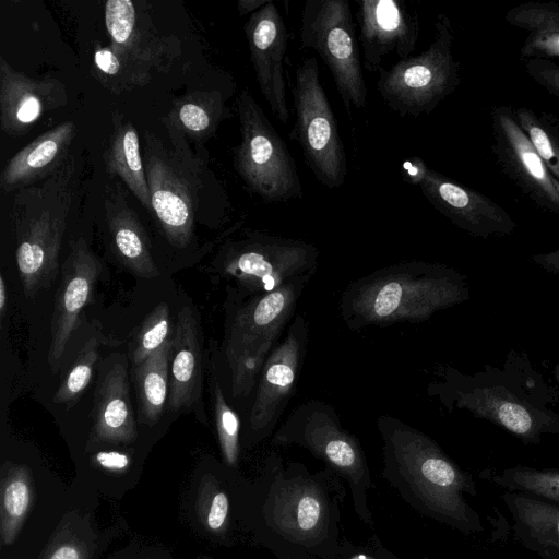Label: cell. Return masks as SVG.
Segmentation results:
<instances>
[{
  "label": "cell",
  "instance_id": "cell-5",
  "mask_svg": "<svg viewBox=\"0 0 559 559\" xmlns=\"http://www.w3.org/2000/svg\"><path fill=\"white\" fill-rule=\"evenodd\" d=\"M453 44L451 21L439 13L427 49L379 70L376 85L385 106L400 117H419L435 110L461 82Z\"/></svg>",
  "mask_w": 559,
  "mask_h": 559
},
{
  "label": "cell",
  "instance_id": "cell-29",
  "mask_svg": "<svg viewBox=\"0 0 559 559\" xmlns=\"http://www.w3.org/2000/svg\"><path fill=\"white\" fill-rule=\"evenodd\" d=\"M455 399L459 406L487 417L513 433L528 437L534 432V420L531 413L521 404L500 396L496 392L489 390L457 391Z\"/></svg>",
  "mask_w": 559,
  "mask_h": 559
},
{
  "label": "cell",
  "instance_id": "cell-12",
  "mask_svg": "<svg viewBox=\"0 0 559 559\" xmlns=\"http://www.w3.org/2000/svg\"><path fill=\"white\" fill-rule=\"evenodd\" d=\"M309 332L305 316L296 314L266 358L247 416L252 437L262 439L272 432L293 397L301 374Z\"/></svg>",
  "mask_w": 559,
  "mask_h": 559
},
{
  "label": "cell",
  "instance_id": "cell-26",
  "mask_svg": "<svg viewBox=\"0 0 559 559\" xmlns=\"http://www.w3.org/2000/svg\"><path fill=\"white\" fill-rule=\"evenodd\" d=\"M504 20L526 33L523 60L559 58V1H527L510 9Z\"/></svg>",
  "mask_w": 559,
  "mask_h": 559
},
{
  "label": "cell",
  "instance_id": "cell-3",
  "mask_svg": "<svg viewBox=\"0 0 559 559\" xmlns=\"http://www.w3.org/2000/svg\"><path fill=\"white\" fill-rule=\"evenodd\" d=\"M311 278H295L267 294L242 295L233 311L225 342L234 399H246L253 392L266 358L295 317L298 300Z\"/></svg>",
  "mask_w": 559,
  "mask_h": 559
},
{
  "label": "cell",
  "instance_id": "cell-46",
  "mask_svg": "<svg viewBox=\"0 0 559 559\" xmlns=\"http://www.w3.org/2000/svg\"><path fill=\"white\" fill-rule=\"evenodd\" d=\"M353 559H370V558H368V557H366V556H362V555H359V556H356V557H355V558H353Z\"/></svg>",
  "mask_w": 559,
  "mask_h": 559
},
{
  "label": "cell",
  "instance_id": "cell-25",
  "mask_svg": "<svg viewBox=\"0 0 559 559\" xmlns=\"http://www.w3.org/2000/svg\"><path fill=\"white\" fill-rule=\"evenodd\" d=\"M93 419L95 432L104 439L130 440L134 437L135 423L123 364H114L103 378L95 395Z\"/></svg>",
  "mask_w": 559,
  "mask_h": 559
},
{
  "label": "cell",
  "instance_id": "cell-18",
  "mask_svg": "<svg viewBox=\"0 0 559 559\" xmlns=\"http://www.w3.org/2000/svg\"><path fill=\"white\" fill-rule=\"evenodd\" d=\"M67 100L66 86L58 79L31 78L0 57V124L8 135L27 133L43 115Z\"/></svg>",
  "mask_w": 559,
  "mask_h": 559
},
{
  "label": "cell",
  "instance_id": "cell-9",
  "mask_svg": "<svg viewBox=\"0 0 559 559\" xmlns=\"http://www.w3.org/2000/svg\"><path fill=\"white\" fill-rule=\"evenodd\" d=\"M300 49L316 51L331 72L348 115L367 105L355 25L348 0H307L299 28Z\"/></svg>",
  "mask_w": 559,
  "mask_h": 559
},
{
  "label": "cell",
  "instance_id": "cell-7",
  "mask_svg": "<svg viewBox=\"0 0 559 559\" xmlns=\"http://www.w3.org/2000/svg\"><path fill=\"white\" fill-rule=\"evenodd\" d=\"M237 108L240 143L235 148L234 167L239 177L264 202L301 199L295 159L250 91H241Z\"/></svg>",
  "mask_w": 559,
  "mask_h": 559
},
{
  "label": "cell",
  "instance_id": "cell-40",
  "mask_svg": "<svg viewBox=\"0 0 559 559\" xmlns=\"http://www.w3.org/2000/svg\"><path fill=\"white\" fill-rule=\"evenodd\" d=\"M96 461L99 465L109 469H122L129 465V457L120 452H99L96 454Z\"/></svg>",
  "mask_w": 559,
  "mask_h": 559
},
{
  "label": "cell",
  "instance_id": "cell-4",
  "mask_svg": "<svg viewBox=\"0 0 559 559\" xmlns=\"http://www.w3.org/2000/svg\"><path fill=\"white\" fill-rule=\"evenodd\" d=\"M163 123L168 144L154 133L144 132L143 162L151 211L167 240L185 248L193 236L203 164L190 151L186 136L164 119Z\"/></svg>",
  "mask_w": 559,
  "mask_h": 559
},
{
  "label": "cell",
  "instance_id": "cell-19",
  "mask_svg": "<svg viewBox=\"0 0 559 559\" xmlns=\"http://www.w3.org/2000/svg\"><path fill=\"white\" fill-rule=\"evenodd\" d=\"M144 2L108 0L105 25L111 45L151 69H167L179 55V40L157 32Z\"/></svg>",
  "mask_w": 559,
  "mask_h": 559
},
{
  "label": "cell",
  "instance_id": "cell-24",
  "mask_svg": "<svg viewBox=\"0 0 559 559\" xmlns=\"http://www.w3.org/2000/svg\"><path fill=\"white\" fill-rule=\"evenodd\" d=\"M106 171L119 177L140 203L151 211L146 170L138 131L118 111L112 114V130L104 154Z\"/></svg>",
  "mask_w": 559,
  "mask_h": 559
},
{
  "label": "cell",
  "instance_id": "cell-8",
  "mask_svg": "<svg viewBox=\"0 0 559 559\" xmlns=\"http://www.w3.org/2000/svg\"><path fill=\"white\" fill-rule=\"evenodd\" d=\"M319 258L320 250L311 242L247 230L226 245L221 272L236 282L242 295H261L295 278L313 276Z\"/></svg>",
  "mask_w": 559,
  "mask_h": 559
},
{
  "label": "cell",
  "instance_id": "cell-23",
  "mask_svg": "<svg viewBox=\"0 0 559 559\" xmlns=\"http://www.w3.org/2000/svg\"><path fill=\"white\" fill-rule=\"evenodd\" d=\"M275 497L272 519L276 527L296 540L319 535L325 521V506L319 490L307 481H294Z\"/></svg>",
  "mask_w": 559,
  "mask_h": 559
},
{
  "label": "cell",
  "instance_id": "cell-13",
  "mask_svg": "<svg viewBox=\"0 0 559 559\" xmlns=\"http://www.w3.org/2000/svg\"><path fill=\"white\" fill-rule=\"evenodd\" d=\"M273 442L304 447L356 481L367 472L357 439L342 427L335 408L321 400L298 405L275 432Z\"/></svg>",
  "mask_w": 559,
  "mask_h": 559
},
{
  "label": "cell",
  "instance_id": "cell-33",
  "mask_svg": "<svg viewBox=\"0 0 559 559\" xmlns=\"http://www.w3.org/2000/svg\"><path fill=\"white\" fill-rule=\"evenodd\" d=\"M102 342L97 336L90 338L61 380L55 395L57 404L72 405L91 382Z\"/></svg>",
  "mask_w": 559,
  "mask_h": 559
},
{
  "label": "cell",
  "instance_id": "cell-32",
  "mask_svg": "<svg viewBox=\"0 0 559 559\" xmlns=\"http://www.w3.org/2000/svg\"><path fill=\"white\" fill-rule=\"evenodd\" d=\"M514 518L539 544L559 550V509L523 496H511Z\"/></svg>",
  "mask_w": 559,
  "mask_h": 559
},
{
  "label": "cell",
  "instance_id": "cell-15",
  "mask_svg": "<svg viewBox=\"0 0 559 559\" xmlns=\"http://www.w3.org/2000/svg\"><path fill=\"white\" fill-rule=\"evenodd\" d=\"M250 60L260 92L271 112L284 124L289 120L285 59L288 33L274 1L249 15L243 26Z\"/></svg>",
  "mask_w": 559,
  "mask_h": 559
},
{
  "label": "cell",
  "instance_id": "cell-28",
  "mask_svg": "<svg viewBox=\"0 0 559 559\" xmlns=\"http://www.w3.org/2000/svg\"><path fill=\"white\" fill-rule=\"evenodd\" d=\"M173 337L141 365L135 367V392L142 418L157 421L163 413L168 393L169 359Z\"/></svg>",
  "mask_w": 559,
  "mask_h": 559
},
{
  "label": "cell",
  "instance_id": "cell-34",
  "mask_svg": "<svg viewBox=\"0 0 559 559\" xmlns=\"http://www.w3.org/2000/svg\"><path fill=\"white\" fill-rule=\"evenodd\" d=\"M170 316L166 302L158 304L146 317L135 338L132 361L136 367L170 340Z\"/></svg>",
  "mask_w": 559,
  "mask_h": 559
},
{
  "label": "cell",
  "instance_id": "cell-16",
  "mask_svg": "<svg viewBox=\"0 0 559 559\" xmlns=\"http://www.w3.org/2000/svg\"><path fill=\"white\" fill-rule=\"evenodd\" d=\"M356 19L362 47V67L382 68L385 56L411 57L419 37L417 13L402 0H357Z\"/></svg>",
  "mask_w": 559,
  "mask_h": 559
},
{
  "label": "cell",
  "instance_id": "cell-47",
  "mask_svg": "<svg viewBox=\"0 0 559 559\" xmlns=\"http://www.w3.org/2000/svg\"><path fill=\"white\" fill-rule=\"evenodd\" d=\"M555 373H556V377H557V379H558V381H559V366H557V367H556V371H555Z\"/></svg>",
  "mask_w": 559,
  "mask_h": 559
},
{
  "label": "cell",
  "instance_id": "cell-45",
  "mask_svg": "<svg viewBox=\"0 0 559 559\" xmlns=\"http://www.w3.org/2000/svg\"><path fill=\"white\" fill-rule=\"evenodd\" d=\"M554 183H555V187L556 189L558 190L559 192V181L557 179L554 178ZM559 251V250H558Z\"/></svg>",
  "mask_w": 559,
  "mask_h": 559
},
{
  "label": "cell",
  "instance_id": "cell-31",
  "mask_svg": "<svg viewBox=\"0 0 559 559\" xmlns=\"http://www.w3.org/2000/svg\"><path fill=\"white\" fill-rule=\"evenodd\" d=\"M514 117L555 179L559 181V123L549 114L537 115L526 107L514 109Z\"/></svg>",
  "mask_w": 559,
  "mask_h": 559
},
{
  "label": "cell",
  "instance_id": "cell-44",
  "mask_svg": "<svg viewBox=\"0 0 559 559\" xmlns=\"http://www.w3.org/2000/svg\"><path fill=\"white\" fill-rule=\"evenodd\" d=\"M5 304H7L5 281L2 276V274H0V312H1V317L3 316Z\"/></svg>",
  "mask_w": 559,
  "mask_h": 559
},
{
  "label": "cell",
  "instance_id": "cell-1",
  "mask_svg": "<svg viewBox=\"0 0 559 559\" xmlns=\"http://www.w3.org/2000/svg\"><path fill=\"white\" fill-rule=\"evenodd\" d=\"M467 298L461 276L445 265L420 260L394 263L350 282L340 297L346 326L419 323Z\"/></svg>",
  "mask_w": 559,
  "mask_h": 559
},
{
  "label": "cell",
  "instance_id": "cell-27",
  "mask_svg": "<svg viewBox=\"0 0 559 559\" xmlns=\"http://www.w3.org/2000/svg\"><path fill=\"white\" fill-rule=\"evenodd\" d=\"M230 117L221 90L194 91L177 98L164 118L186 138L201 141L212 136L221 122Z\"/></svg>",
  "mask_w": 559,
  "mask_h": 559
},
{
  "label": "cell",
  "instance_id": "cell-20",
  "mask_svg": "<svg viewBox=\"0 0 559 559\" xmlns=\"http://www.w3.org/2000/svg\"><path fill=\"white\" fill-rule=\"evenodd\" d=\"M75 134L73 121H64L41 133L13 155L0 174L3 192H15L53 174L70 156Z\"/></svg>",
  "mask_w": 559,
  "mask_h": 559
},
{
  "label": "cell",
  "instance_id": "cell-6",
  "mask_svg": "<svg viewBox=\"0 0 559 559\" xmlns=\"http://www.w3.org/2000/svg\"><path fill=\"white\" fill-rule=\"evenodd\" d=\"M377 426L385 460L396 473L436 512L463 521L464 478L433 440L391 415H379Z\"/></svg>",
  "mask_w": 559,
  "mask_h": 559
},
{
  "label": "cell",
  "instance_id": "cell-42",
  "mask_svg": "<svg viewBox=\"0 0 559 559\" xmlns=\"http://www.w3.org/2000/svg\"><path fill=\"white\" fill-rule=\"evenodd\" d=\"M271 0H239L237 2V9L241 16L247 14H253L264 5H266Z\"/></svg>",
  "mask_w": 559,
  "mask_h": 559
},
{
  "label": "cell",
  "instance_id": "cell-2",
  "mask_svg": "<svg viewBox=\"0 0 559 559\" xmlns=\"http://www.w3.org/2000/svg\"><path fill=\"white\" fill-rule=\"evenodd\" d=\"M75 159H68L49 177L13 194L11 227L15 260L25 296L34 297L56 280L67 219L78 179Z\"/></svg>",
  "mask_w": 559,
  "mask_h": 559
},
{
  "label": "cell",
  "instance_id": "cell-22",
  "mask_svg": "<svg viewBox=\"0 0 559 559\" xmlns=\"http://www.w3.org/2000/svg\"><path fill=\"white\" fill-rule=\"evenodd\" d=\"M106 216L112 248L121 262L145 278L159 275L151 253L147 235L134 211L119 195L106 201Z\"/></svg>",
  "mask_w": 559,
  "mask_h": 559
},
{
  "label": "cell",
  "instance_id": "cell-21",
  "mask_svg": "<svg viewBox=\"0 0 559 559\" xmlns=\"http://www.w3.org/2000/svg\"><path fill=\"white\" fill-rule=\"evenodd\" d=\"M170 372L169 408L179 411L191 406L202 381V355L197 320L189 307L182 308L177 314Z\"/></svg>",
  "mask_w": 559,
  "mask_h": 559
},
{
  "label": "cell",
  "instance_id": "cell-14",
  "mask_svg": "<svg viewBox=\"0 0 559 559\" xmlns=\"http://www.w3.org/2000/svg\"><path fill=\"white\" fill-rule=\"evenodd\" d=\"M492 152L501 170L535 205L559 214V192L554 177L518 124L508 105L490 111Z\"/></svg>",
  "mask_w": 559,
  "mask_h": 559
},
{
  "label": "cell",
  "instance_id": "cell-43",
  "mask_svg": "<svg viewBox=\"0 0 559 559\" xmlns=\"http://www.w3.org/2000/svg\"><path fill=\"white\" fill-rule=\"evenodd\" d=\"M50 559H80V556L75 548L63 546L56 550Z\"/></svg>",
  "mask_w": 559,
  "mask_h": 559
},
{
  "label": "cell",
  "instance_id": "cell-17",
  "mask_svg": "<svg viewBox=\"0 0 559 559\" xmlns=\"http://www.w3.org/2000/svg\"><path fill=\"white\" fill-rule=\"evenodd\" d=\"M102 264L83 239L71 243V251L62 265V278L57 288L50 324L48 364L57 372L68 342L81 322Z\"/></svg>",
  "mask_w": 559,
  "mask_h": 559
},
{
  "label": "cell",
  "instance_id": "cell-37",
  "mask_svg": "<svg viewBox=\"0 0 559 559\" xmlns=\"http://www.w3.org/2000/svg\"><path fill=\"white\" fill-rule=\"evenodd\" d=\"M526 74L549 94L559 99V64L546 59L524 60Z\"/></svg>",
  "mask_w": 559,
  "mask_h": 559
},
{
  "label": "cell",
  "instance_id": "cell-10",
  "mask_svg": "<svg viewBox=\"0 0 559 559\" xmlns=\"http://www.w3.org/2000/svg\"><path fill=\"white\" fill-rule=\"evenodd\" d=\"M292 92L295 126L290 136L298 142L314 178L329 189L341 188L348 174L347 157L316 57L298 66Z\"/></svg>",
  "mask_w": 559,
  "mask_h": 559
},
{
  "label": "cell",
  "instance_id": "cell-11",
  "mask_svg": "<svg viewBox=\"0 0 559 559\" xmlns=\"http://www.w3.org/2000/svg\"><path fill=\"white\" fill-rule=\"evenodd\" d=\"M402 168L408 183L417 186L439 213L468 234L488 238L508 235L516 227L491 199L430 168L420 157L405 160Z\"/></svg>",
  "mask_w": 559,
  "mask_h": 559
},
{
  "label": "cell",
  "instance_id": "cell-39",
  "mask_svg": "<svg viewBox=\"0 0 559 559\" xmlns=\"http://www.w3.org/2000/svg\"><path fill=\"white\" fill-rule=\"evenodd\" d=\"M228 512V499L225 493L218 492L211 504V509L207 516V524L212 530L219 528Z\"/></svg>",
  "mask_w": 559,
  "mask_h": 559
},
{
  "label": "cell",
  "instance_id": "cell-41",
  "mask_svg": "<svg viewBox=\"0 0 559 559\" xmlns=\"http://www.w3.org/2000/svg\"><path fill=\"white\" fill-rule=\"evenodd\" d=\"M533 261L546 269L547 271L559 273V251L537 254L533 257Z\"/></svg>",
  "mask_w": 559,
  "mask_h": 559
},
{
  "label": "cell",
  "instance_id": "cell-38",
  "mask_svg": "<svg viewBox=\"0 0 559 559\" xmlns=\"http://www.w3.org/2000/svg\"><path fill=\"white\" fill-rule=\"evenodd\" d=\"M4 507L12 516H21L27 510L29 501L28 487L25 481L16 479L11 481L4 491Z\"/></svg>",
  "mask_w": 559,
  "mask_h": 559
},
{
  "label": "cell",
  "instance_id": "cell-36",
  "mask_svg": "<svg viewBox=\"0 0 559 559\" xmlns=\"http://www.w3.org/2000/svg\"><path fill=\"white\" fill-rule=\"evenodd\" d=\"M499 483L559 502V472L513 468L506 471Z\"/></svg>",
  "mask_w": 559,
  "mask_h": 559
},
{
  "label": "cell",
  "instance_id": "cell-30",
  "mask_svg": "<svg viewBox=\"0 0 559 559\" xmlns=\"http://www.w3.org/2000/svg\"><path fill=\"white\" fill-rule=\"evenodd\" d=\"M93 63L102 84L115 94L144 86L151 80L152 69L114 45H97Z\"/></svg>",
  "mask_w": 559,
  "mask_h": 559
},
{
  "label": "cell",
  "instance_id": "cell-35",
  "mask_svg": "<svg viewBox=\"0 0 559 559\" xmlns=\"http://www.w3.org/2000/svg\"><path fill=\"white\" fill-rule=\"evenodd\" d=\"M213 409L221 447L226 461L234 464L238 456L240 419L225 399L219 382L213 383Z\"/></svg>",
  "mask_w": 559,
  "mask_h": 559
}]
</instances>
